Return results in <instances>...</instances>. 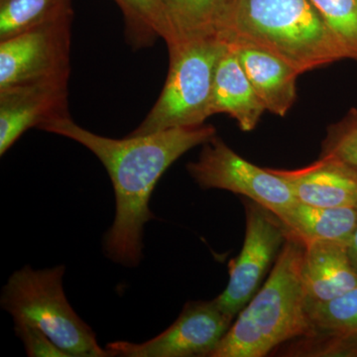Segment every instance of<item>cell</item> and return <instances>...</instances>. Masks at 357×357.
Instances as JSON below:
<instances>
[{
	"instance_id": "4fadbf2b",
	"label": "cell",
	"mask_w": 357,
	"mask_h": 357,
	"mask_svg": "<svg viewBox=\"0 0 357 357\" xmlns=\"http://www.w3.org/2000/svg\"><path fill=\"white\" fill-rule=\"evenodd\" d=\"M266 112L285 116L297 98L299 70L273 52L246 42H230Z\"/></svg>"
},
{
	"instance_id": "5bb4252c",
	"label": "cell",
	"mask_w": 357,
	"mask_h": 357,
	"mask_svg": "<svg viewBox=\"0 0 357 357\" xmlns=\"http://www.w3.org/2000/svg\"><path fill=\"white\" fill-rule=\"evenodd\" d=\"M302 277L307 305L337 299L357 287V270L347 244L332 241L305 245Z\"/></svg>"
},
{
	"instance_id": "d6986e66",
	"label": "cell",
	"mask_w": 357,
	"mask_h": 357,
	"mask_svg": "<svg viewBox=\"0 0 357 357\" xmlns=\"http://www.w3.org/2000/svg\"><path fill=\"white\" fill-rule=\"evenodd\" d=\"M69 15L72 0H0V41Z\"/></svg>"
},
{
	"instance_id": "ffe728a7",
	"label": "cell",
	"mask_w": 357,
	"mask_h": 357,
	"mask_svg": "<svg viewBox=\"0 0 357 357\" xmlns=\"http://www.w3.org/2000/svg\"><path fill=\"white\" fill-rule=\"evenodd\" d=\"M328 29L357 62V0H311Z\"/></svg>"
},
{
	"instance_id": "ac0fdd59",
	"label": "cell",
	"mask_w": 357,
	"mask_h": 357,
	"mask_svg": "<svg viewBox=\"0 0 357 357\" xmlns=\"http://www.w3.org/2000/svg\"><path fill=\"white\" fill-rule=\"evenodd\" d=\"M121 7L126 23V37L133 49L151 46L159 38L167 46L172 33L161 0H114Z\"/></svg>"
},
{
	"instance_id": "7402d4cb",
	"label": "cell",
	"mask_w": 357,
	"mask_h": 357,
	"mask_svg": "<svg viewBox=\"0 0 357 357\" xmlns=\"http://www.w3.org/2000/svg\"><path fill=\"white\" fill-rule=\"evenodd\" d=\"M14 330L22 340L28 356L69 357L38 328L24 323H14Z\"/></svg>"
},
{
	"instance_id": "44dd1931",
	"label": "cell",
	"mask_w": 357,
	"mask_h": 357,
	"mask_svg": "<svg viewBox=\"0 0 357 357\" xmlns=\"http://www.w3.org/2000/svg\"><path fill=\"white\" fill-rule=\"evenodd\" d=\"M321 157L340 160L357 171V109H352L326 131Z\"/></svg>"
},
{
	"instance_id": "3957f363",
	"label": "cell",
	"mask_w": 357,
	"mask_h": 357,
	"mask_svg": "<svg viewBox=\"0 0 357 357\" xmlns=\"http://www.w3.org/2000/svg\"><path fill=\"white\" fill-rule=\"evenodd\" d=\"M225 41L267 49L301 75L349 59L311 0H237Z\"/></svg>"
},
{
	"instance_id": "8fae6325",
	"label": "cell",
	"mask_w": 357,
	"mask_h": 357,
	"mask_svg": "<svg viewBox=\"0 0 357 357\" xmlns=\"http://www.w3.org/2000/svg\"><path fill=\"white\" fill-rule=\"evenodd\" d=\"M312 332L288 342L281 356L357 357V287L337 299L307 304Z\"/></svg>"
},
{
	"instance_id": "277c9868",
	"label": "cell",
	"mask_w": 357,
	"mask_h": 357,
	"mask_svg": "<svg viewBox=\"0 0 357 357\" xmlns=\"http://www.w3.org/2000/svg\"><path fill=\"white\" fill-rule=\"evenodd\" d=\"M64 265L14 272L2 290V309L14 323L38 328L69 357H109L98 345L95 333L77 316L63 288Z\"/></svg>"
},
{
	"instance_id": "9a60e30c",
	"label": "cell",
	"mask_w": 357,
	"mask_h": 357,
	"mask_svg": "<svg viewBox=\"0 0 357 357\" xmlns=\"http://www.w3.org/2000/svg\"><path fill=\"white\" fill-rule=\"evenodd\" d=\"M211 110L229 115L244 132L252 131L266 112L229 44L215 70Z\"/></svg>"
},
{
	"instance_id": "30bf717a",
	"label": "cell",
	"mask_w": 357,
	"mask_h": 357,
	"mask_svg": "<svg viewBox=\"0 0 357 357\" xmlns=\"http://www.w3.org/2000/svg\"><path fill=\"white\" fill-rule=\"evenodd\" d=\"M69 79H50L0 89V155L25 131L70 116Z\"/></svg>"
},
{
	"instance_id": "603a6c76",
	"label": "cell",
	"mask_w": 357,
	"mask_h": 357,
	"mask_svg": "<svg viewBox=\"0 0 357 357\" xmlns=\"http://www.w3.org/2000/svg\"><path fill=\"white\" fill-rule=\"evenodd\" d=\"M347 252H349V257H351L352 264L357 270V225L349 243H347Z\"/></svg>"
},
{
	"instance_id": "7a4b0ae2",
	"label": "cell",
	"mask_w": 357,
	"mask_h": 357,
	"mask_svg": "<svg viewBox=\"0 0 357 357\" xmlns=\"http://www.w3.org/2000/svg\"><path fill=\"white\" fill-rule=\"evenodd\" d=\"M304 252L305 244L288 234L267 281L210 357H264L311 333L302 277Z\"/></svg>"
},
{
	"instance_id": "2e32d148",
	"label": "cell",
	"mask_w": 357,
	"mask_h": 357,
	"mask_svg": "<svg viewBox=\"0 0 357 357\" xmlns=\"http://www.w3.org/2000/svg\"><path fill=\"white\" fill-rule=\"evenodd\" d=\"M172 33L168 49L187 42L225 41L237 0H161Z\"/></svg>"
},
{
	"instance_id": "9c48e42d",
	"label": "cell",
	"mask_w": 357,
	"mask_h": 357,
	"mask_svg": "<svg viewBox=\"0 0 357 357\" xmlns=\"http://www.w3.org/2000/svg\"><path fill=\"white\" fill-rule=\"evenodd\" d=\"M234 321L215 299L190 302L175 323L161 335L143 344L112 342L105 349L109 356L210 357Z\"/></svg>"
},
{
	"instance_id": "ba28073f",
	"label": "cell",
	"mask_w": 357,
	"mask_h": 357,
	"mask_svg": "<svg viewBox=\"0 0 357 357\" xmlns=\"http://www.w3.org/2000/svg\"><path fill=\"white\" fill-rule=\"evenodd\" d=\"M73 15L0 41V89L69 79Z\"/></svg>"
},
{
	"instance_id": "e0dca14e",
	"label": "cell",
	"mask_w": 357,
	"mask_h": 357,
	"mask_svg": "<svg viewBox=\"0 0 357 357\" xmlns=\"http://www.w3.org/2000/svg\"><path fill=\"white\" fill-rule=\"evenodd\" d=\"M278 218L305 245L317 241L347 245L357 225V206L321 208L297 202Z\"/></svg>"
},
{
	"instance_id": "5b68a950",
	"label": "cell",
	"mask_w": 357,
	"mask_h": 357,
	"mask_svg": "<svg viewBox=\"0 0 357 357\" xmlns=\"http://www.w3.org/2000/svg\"><path fill=\"white\" fill-rule=\"evenodd\" d=\"M227 43L199 40L169 49L168 77L158 100L130 135L203 126L211 116V95L218 62Z\"/></svg>"
},
{
	"instance_id": "7c38bea8",
	"label": "cell",
	"mask_w": 357,
	"mask_h": 357,
	"mask_svg": "<svg viewBox=\"0 0 357 357\" xmlns=\"http://www.w3.org/2000/svg\"><path fill=\"white\" fill-rule=\"evenodd\" d=\"M300 203L321 208L357 206V171L340 160L319 156L304 168L271 169Z\"/></svg>"
},
{
	"instance_id": "6da1fadb",
	"label": "cell",
	"mask_w": 357,
	"mask_h": 357,
	"mask_svg": "<svg viewBox=\"0 0 357 357\" xmlns=\"http://www.w3.org/2000/svg\"><path fill=\"white\" fill-rule=\"evenodd\" d=\"M39 129L76 141L93 152L107 169L116 208L114 222L103 239V249L112 261L128 267L137 266L142 259L143 229L155 218L149 202L160 178L183 155L217 135L213 126L203 124L114 139L91 132L70 116Z\"/></svg>"
},
{
	"instance_id": "8992f818",
	"label": "cell",
	"mask_w": 357,
	"mask_h": 357,
	"mask_svg": "<svg viewBox=\"0 0 357 357\" xmlns=\"http://www.w3.org/2000/svg\"><path fill=\"white\" fill-rule=\"evenodd\" d=\"M188 172L204 190H225L261 204L280 217L297 203L287 183L271 169L260 168L239 156L222 138L204 143L196 162Z\"/></svg>"
},
{
	"instance_id": "52a82bcc",
	"label": "cell",
	"mask_w": 357,
	"mask_h": 357,
	"mask_svg": "<svg viewBox=\"0 0 357 357\" xmlns=\"http://www.w3.org/2000/svg\"><path fill=\"white\" fill-rule=\"evenodd\" d=\"M244 208L246 229L243 249L229 262V284L215 298L220 309L234 319L257 293L268 268L278 257L277 253L288 236L285 225L265 206L246 199Z\"/></svg>"
}]
</instances>
